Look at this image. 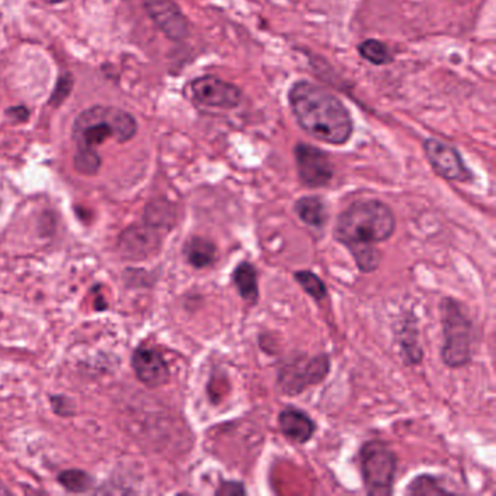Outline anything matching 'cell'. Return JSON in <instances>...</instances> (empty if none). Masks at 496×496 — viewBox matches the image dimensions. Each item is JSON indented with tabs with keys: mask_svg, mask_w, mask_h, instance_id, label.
Masks as SVG:
<instances>
[{
	"mask_svg": "<svg viewBox=\"0 0 496 496\" xmlns=\"http://www.w3.org/2000/svg\"><path fill=\"white\" fill-rule=\"evenodd\" d=\"M396 224L395 212L386 202L360 200L339 214L334 239L348 249L361 273H376L381 261L377 245L392 238Z\"/></svg>",
	"mask_w": 496,
	"mask_h": 496,
	"instance_id": "cell-1",
	"label": "cell"
},
{
	"mask_svg": "<svg viewBox=\"0 0 496 496\" xmlns=\"http://www.w3.org/2000/svg\"><path fill=\"white\" fill-rule=\"evenodd\" d=\"M288 102L302 129L317 140L341 146L353 136V119L346 105L316 83L295 82Z\"/></svg>",
	"mask_w": 496,
	"mask_h": 496,
	"instance_id": "cell-2",
	"label": "cell"
},
{
	"mask_svg": "<svg viewBox=\"0 0 496 496\" xmlns=\"http://www.w3.org/2000/svg\"><path fill=\"white\" fill-rule=\"evenodd\" d=\"M136 119L129 112L116 107L95 105L80 112L72 127L73 140L78 146L75 170L82 175L92 177L101 168V158L97 153L108 139L126 143L136 136Z\"/></svg>",
	"mask_w": 496,
	"mask_h": 496,
	"instance_id": "cell-3",
	"label": "cell"
},
{
	"mask_svg": "<svg viewBox=\"0 0 496 496\" xmlns=\"http://www.w3.org/2000/svg\"><path fill=\"white\" fill-rule=\"evenodd\" d=\"M439 319H441L444 344L441 348V360L447 367H466L471 361V341H473V324L461 303L454 297H444L439 302Z\"/></svg>",
	"mask_w": 496,
	"mask_h": 496,
	"instance_id": "cell-4",
	"label": "cell"
},
{
	"mask_svg": "<svg viewBox=\"0 0 496 496\" xmlns=\"http://www.w3.org/2000/svg\"><path fill=\"white\" fill-rule=\"evenodd\" d=\"M360 469L364 488L368 495H392L398 456L386 442L371 439L361 447Z\"/></svg>",
	"mask_w": 496,
	"mask_h": 496,
	"instance_id": "cell-5",
	"label": "cell"
},
{
	"mask_svg": "<svg viewBox=\"0 0 496 496\" xmlns=\"http://www.w3.org/2000/svg\"><path fill=\"white\" fill-rule=\"evenodd\" d=\"M331 356L327 354L295 358L278 371V392L284 396L302 395L310 386L320 385L331 373Z\"/></svg>",
	"mask_w": 496,
	"mask_h": 496,
	"instance_id": "cell-6",
	"label": "cell"
},
{
	"mask_svg": "<svg viewBox=\"0 0 496 496\" xmlns=\"http://www.w3.org/2000/svg\"><path fill=\"white\" fill-rule=\"evenodd\" d=\"M424 150L429 165L439 177L451 182H463V184L473 181V173L464 163L460 153L450 144L437 139H429L425 140Z\"/></svg>",
	"mask_w": 496,
	"mask_h": 496,
	"instance_id": "cell-7",
	"label": "cell"
},
{
	"mask_svg": "<svg viewBox=\"0 0 496 496\" xmlns=\"http://www.w3.org/2000/svg\"><path fill=\"white\" fill-rule=\"evenodd\" d=\"M297 173L303 185L309 188L326 187L334 178V166L324 150L312 144L299 143L294 149Z\"/></svg>",
	"mask_w": 496,
	"mask_h": 496,
	"instance_id": "cell-8",
	"label": "cell"
},
{
	"mask_svg": "<svg viewBox=\"0 0 496 496\" xmlns=\"http://www.w3.org/2000/svg\"><path fill=\"white\" fill-rule=\"evenodd\" d=\"M191 92L195 101L216 108H236L241 104V90L232 83L217 79L214 76H202L191 83Z\"/></svg>",
	"mask_w": 496,
	"mask_h": 496,
	"instance_id": "cell-9",
	"label": "cell"
},
{
	"mask_svg": "<svg viewBox=\"0 0 496 496\" xmlns=\"http://www.w3.org/2000/svg\"><path fill=\"white\" fill-rule=\"evenodd\" d=\"M160 234L153 227L144 223L134 224L124 231L119 239V248L129 259H144L153 255L160 248Z\"/></svg>",
	"mask_w": 496,
	"mask_h": 496,
	"instance_id": "cell-10",
	"label": "cell"
},
{
	"mask_svg": "<svg viewBox=\"0 0 496 496\" xmlns=\"http://www.w3.org/2000/svg\"><path fill=\"white\" fill-rule=\"evenodd\" d=\"M134 373L137 378L148 388H160L170 378V367L156 349L140 346L133 354Z\"/></svg>",
	"mask_w": 496,
	"mask_h": 496,
	"instance_id": "cell-11",
	"label": "cell"
},
{
	"mask_svg": "<svg viewBox=\"0 0 496 496\" xmlns=\"http://www.w3.org/2000/svg\"><path fill=\"white\" fill-rule=\"evenodd\" d=\"M146 11L156 26L172 40H184L188 36V22L173 0H146Z\"/></svg>",
	"mask_w": 496,
	"mask_h": 496,
	"instance_id": "cell-12",
	"label": "cell"
},
{
	"mask_svg": "<svg viewBox=\"0 0 496 496\" xmlns=\"http://www.w3.org/2000/svg\"><path fill=\"white\" fill-rule=\"evenodd\" d=\"M278 425L281 434L295 444H306L317 431V425L313 421V418H310L305 410L294 407H287L281 410L278 415Z\"/></svg>",
	"mask_w": 496,
	"mask_h": 496,
	"instance_id": "cell-13",
	"label": "cell"
},
{
	"mask_svg": "<svg viewBox=\"0 0 496 496\" xmlns=\"http://www.w3.org/2000/svg\"><path fill=\"white\" fill-rule=\"evenodd\" d=\"M295 216L302 220L307 227L322 231L329 220L326 204L317 195H306L294 202Z\"/></svg>",
	"mask_w": 496,
	"mask_h": 496,
	"instance_id": "cell-14",
	"label": "cell"
},
{
	"mask_svg": "<svg viewBox=\"0 0 496 496\" xmlns=\"http://www.w3.org/2000/svg\"><path fill=\"white\" fill-rule=\"evenodd\" d=\"M236 292L249 306H255L259 300L258 271L253 264L243 261L239 263L232 274Z\"/></svg>",
	"mask_w": 496,
	"mask_h": 496,
	"instance_id": "cell-15",
	"label": "cell"
},
{
	"mask_svg": "<svg viewBox=\"0 0 496 496\" xmlns=\"http://www.w3.org/2000/svg\"><path fill=\"white\" fill-rule=\"evenodd\" d=\"M400 354L407 366H418L424 358V349L419 344V331H418L417 316L409 315V319L403 322L402 331L399 334Z\"/></svg>",
	"mask_w": 496,
	"mask_h": 496,
	"instance_id": "cell-16",
	"label": "cell"
},
{
	"mask_svg": "<svg viewBox=\"0 0 496 496\" xmlns=\"http://www.w3.org/2000/svg\"><path fill=\"white\" fill-rule=\"evenodd\" d=\"M184 255L191 266L202 270L216 263L217 248L209 239L194 236L185 243Z\"/></svg>",
	"mask_w": 496,
	"mask_h": 496,
	"instance_id": "cell-17",
	"label": "cell"
},
{
	"mask_svg": "<svg viewBox=\"0 0 496 496\" xmlns=\"http://www.w3.org/2000/svg\"><path fill=\"white\" fill-rule=\"evenodd\" d=\"M175 217H177L175 207L170 202L166 200H156L146 207L144 223L156 231H162V229L170 231L175 223Z\"/></svg>",
	"mask_w": 496,
	"mask_h": 496,
	"instance_id": "cell-18",
	"label": "cell"
},
{
	"mask_svg": "<svg viewBox=\"0 0 496 496\" xmlns=\"http://www.w3.org/2000/svg\"><path fill=\"white\" fill-rule=\"evenodd\" d=\"M294 280L303 288V292L309 294L315 302H322L329 294L325 281L312 271H295Z\"/></svg>",
	"mask_w": 496,
	"mask_h": 496,
	"instance_id": "cell-19",
	"label": "cell"
},
{
	"mask_svg": "<svg viewBox=\"0 0 496 496\" xmlns=\"http://www.w3.org/2000/svg\"><path fill=\"white\" fill-rule=\"evenodd\" d=\"M58 482L62 483L63 488L68 492L75 493L88 492L94 486V479L90 478L87 471L78 470V469L63 470L58 475Z\"/></svg>",
	"mask_w": 496,
	"mask_h": 496,
	"instance_id": "cell-20",
	"label": "cell"
},
{
	"mask_svg": "<svg viewBox=\"0 0 496 496\" xmlns=\"http://www.w3.org/2000/svg\"><path fill=\"white\" fill-rule=\"evenodd\" d=\"M361 57L376 66L388 65L393 62L392 51L388 50L386 44L377 40H367L360 44L358 47Z\"/></svg>",
	"mask_w": 496,
	"mask_h": 496,
	"instance_id": "cell-21",
	"label": "cell"
},
{
	"mask_svg": "<svg viewBox=\"0 0 496 496\" xmlns=\"http://www.w3.org/2000/svg\"><path fill=\"white\" fill-rule=\"evenodd\" d=\"M408 495H447L450 493L449 490L442 488L439 483V478H435L432 475H419L409 483L407 490Z\"/></svg>",
	"mask_w": 496,
	"mask_h": 496,
	"instance_id": "cell-22",
	"label": "cell"
},
{
	"mask_svg": "<svg viewBox=\"0 0 496 496\" xmlns=\"http://www.w3.org/2000/svg\"><path fill=\"white\" fill-rule=\"evenodd\" d=\"M73 87L72 79L67 75L58 78L57 88L50 99L51 105H60L67 98L70 88Z\"/></svg>",
	"mask_w": 496,
	"mask_h": 496,
	"instance_id": "cell-23",
	"label": "cell"
},
{
	"mask_svg": "<svg viewBox=\"0 0 496 496\" xmlns=\"http://www.w3.org/2000/svg\"><path fill=\"white\" fill-rule=\"evenodd\" d=\"M216 495L220 496H243L246 495L245 485L242 482H223L216 491Z\"/></svg>",
	"mask_w": 496,
	"mask_h": 496,
	"instance_id": "cell-24",
	"label": "cell"
},
{
	"mask_svg": "<svg viewBox=\"0 0 496 496\" xmlns=\"http://www.w3.org/2000/svg\"><path fill=\"white\" fill-rule=\"evenodd\" d=\"M51 402H53V408H55L56 414L62 415V417H68L72 414V407H70V402L66 400L62 396H57V398H51Z\"/></svg>",
	"mask_w": 496,
	"mask_h": 496,
	"instance_id": "cell-25",
	"label": "cell"
},
{
	"mask_svg": "<svg viewBox=\"0 0 496 496\" xmlns=\"http://www.w3.org/2000/svg\"><path fill=\"white\" fill-rule=\"evenodd\" d=\"M7 116L18 119L19 121H26V119H28V111H26V107H15V108H11L7 111Z\"/></svg>",
	"mask_w": 496,
	"mask_h": 496,
	"instance_id": "cell-26",
	"label": "cell"
},
{
	"mask_svg": "<svg viewBox=\"0 0 496 496\" xmlns=\"http://www.w3.org/2000/svg\"><path fill=\"white\" fill-rule=\"evenodd\" d=\"M47 4H60V2H65V0H46Z\"/></svg>",
	"mask_w": 496,
	"mask_h": 496,
	"instance_id": "cell-27",
	"label": "cell"
},
{
	"mask_svg": "<svg viewBox=\"0 0 496 496\" xmlns=\"http://www.w3.org/2000/svg\"><path fill=\"white\" fill-rule=\"evenodd\" d=\"M454 2H460V4H466V2H470V0H454Z\"/></svg>",
	"mask_w": 496,
	"mask_h": 496,
	"instance_id": "cell-28",
	"label": "cell"
}]
</instances>
